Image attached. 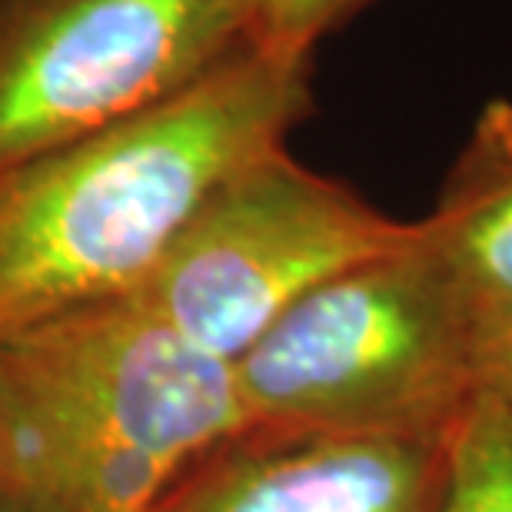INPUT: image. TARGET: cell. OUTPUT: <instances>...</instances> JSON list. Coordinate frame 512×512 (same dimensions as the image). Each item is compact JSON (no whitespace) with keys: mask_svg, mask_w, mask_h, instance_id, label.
<instances>
[{"mask_svg":"<svg viewBox=\"0 0 512 512\" xmlns=\"http://www.w3.org/2000/svg\"><path fill=\"white\" fill-rule=\"evenodd\" d=\"M313 114V57L247 44L167 104L0 173V336L133 290L210 193Z\"/></svg>","mask_w":512,"mask_h":512,"instance_id":"obj_1","label":"cell"},{"mask_svg":"<svg viewBox=\"0 0 512 512\" xmlns=\"http://www.w3.org/2000/svg\"><path fill=\"white\" fill-rule=\"evenodd\" d=\"M243 429L233 363L127 293L0 336V506L10 512H153Z\"/></svg>","mask_w":512,"mask_h":512,"instance_id":"obj_2","label":"cell"},{"mask_svg":"<svg viewBox=\"0 0 512 512\" xmlns=\"http://www.w3.org/2000/svg\"><path fill=\"white\" fill-rule=\"evenodd\" d=\"M476 313L419 223L406 247L316 286L233 363L250 426L443 439L479 393Z\"/></svg>","mask_w":512,"mask_h":512,"instance_id":"obj_3","label":"cell"},{"mask_svg":"<svg viewBox=\"0 0 512 512\" xmlns=\"http://www.w3.org/2000/svg\"><path fill=\"white\" fill-rule=\"evenodd\" d=\"M416 230L283 147L210 193L127 296L187 343L237 363L316 286L406 247Z\"/></svg>","mask_w":512,"mask_h":512,"instance_id":"obj_4","label":"cell"},{"mask_svg":"<svg viewBox=\"0 0 512 512\" xmlns=\"http://www.w3.org/2000/svg\"><path fill=\"white\" fill-rule=\"evenodd\" d=\"M253 20L256 0H0V173L167 104Z\"/></svg>","mask_w":512,"mask_h":512,"instance_id":"obj_5","label":"cell"},{"mask_svg":"<svg viewBox=\"0 0 512 512\" xmlns=\"http://www.w3.org/2000/svg\"><path fill=\"white\" fill-rule=\"evenodd\" d=\"M443 439L250 426L197 459L153 512H436Z\"/></svg>","mask_w":512,"mask_h":512,"instance_id":"obj_6","label":"cell"},{"mask_svg":"<svg viewBox=\"0 0 512 512\" xmlns=\"http://www.w3.org/2000/svg\"><path fill=\"white\" fill-rule=\"evenodd\" d=\"M423 237L476 310L512 306V100H489L456 153Z\"/></svg>","mask_w":512,"mask_h":512,"instance_id":"obj_7","label":"cell"},{"mask_svg":"<svg viewBox=\"0 0 512 512\" xmlns=\"http://www.w3.org/2000/svg\"><path fill=\"white\" fill-rule=\"evenodd\" d=\"M436 512H512V409L476 393L446 433Z\"/></svg>","mask_w":512,"mask_h":512,"instance_id":"obj_8","label":"cell"},{"mask_svg":"<svg viewBox=\"0 0 512 512\" xmlns=\"http://www.w3.org/2000/svg\"><path fill=\"white\" fill-rule=\"evenodd\" d=\"M373 0H256L253 44L280 54H310Z\"/></svg>","mask_w":512,"mask_h":512,"instance_id":"obj_9","label":"cell"},{"mask_svg":"<svg viewBox=\"0 0 512 512\" xmlns=\"http://www.w3.org/2000/svg\"><path fill=\"white\" fill-rule=\"evenodd\" d=\"M476 389L512 409V306L476 313Z\"/></svg>","mask_w":512,"mask_h":512,"instance_id":"obj_10","label":"cell"},{"mask_svg":"<svg viewBox=\"0 0 512 512\" xmlns=\"http://www.w3.org/2000/svg\"><path fill=\"white\" fill-rule=\"evenodd\" d=\"M0 512H10V509H4V506H0Z\"/></svg>","mask_w":512,"mask_h":512,"instance_id":"obj_11","label":"cell"}]
</instances>
